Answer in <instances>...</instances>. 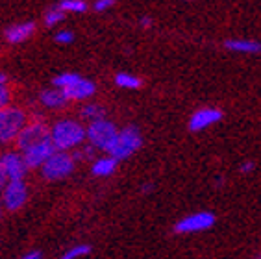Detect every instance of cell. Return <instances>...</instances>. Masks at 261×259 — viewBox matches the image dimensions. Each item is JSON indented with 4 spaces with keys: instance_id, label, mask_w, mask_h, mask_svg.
Returning <instances> with one entry per match:
<instances>
[{
    "instance_id": "f546056e",
    "label": "cell",
    "mask_w": 261,
    "mask_h": 259,
    "mask_svg": "<svg viewBox=\"0 0 261 259\" xmlns=\"http://www.w3.org/2000/svg\"><path fill=\"white\" fill-rule=\"evenodd\" d=\"M0 85H8V74L0 72Z\"/></svg>"
},
{
    "instance_id": "6da1fadb",
    "label": "cell",
    "mask_w": 261,
    "mask_h": 259,
    "mask_svg": "<svg viewBox=\"0 0 261 259\" xmlns=\"http://www.w3.org/2000/svg\"><path fill=\"white\" fill-rule=\"evenodd\" d=\"M50 143L58 152H74L86 143V126L80 120L61 119L50 126Z\"/></svg>"
},
{
    "instance_id": "ac0fdd59",
    "label": "cell",
    "mask_w": 261,
    "mask_h": 259,
    "mask_svg": "<svg viewBox=\"0 0 261 259\" xmlns=\"http://www.w3.org/2000/svg\"><path fill=\"white\" fill-rule=\"evenodd\" d=\"M115 84L122 89H139L141 87V78L130 74V72H119L115 76Z\"/></svg>"
},
{
    "instance_id": "d6986e66",
    "label": "cell",
    "mask_w": 261,
    "mask_h": 259,
    "mask_svg": "<svg viewBox=\"0 0 261 259\" xmlns=\"http://www.w3.org/2000/svg\"><path fill=\"white\" fill-rule=\"evenodd\" d=\"M89 254H91V246H89V244L78 243V244H74V246L67 248L60 259H82V257H86V255H89Z\"/></svg>"
},
{
    "instance_id": "4fadbf2b",
    "label": "cell",
    "mask_w": 261,
    "mask_h": 259,
    "mask_svg": "<svg viewBox=\"0 0 261 259\" xmlns=\"http://www.w3.org/2000/svg\"><path fill=\"white\" fill-rule=\"evenodd\" d=\"M117 165H119V161L113 160L111 156H100L91 163V174L96 178H110L111 174H115Z\"/></svg>"
},
{
    "instance_id": "44dd1931",
    "label": "cell",
    "mask_w": 261,
    "mask_h": 259,
    "mask_svg": "<svg viewBox=\"0 0 261 259\" xmlns=\"http://www.w3.org/2000/svg\"><path fill=\"white\" fill-rule=\"evenodd\" d=\"M78 78H80L78 72H61V74H58L54 80H52V85H54L56 89H65L70 84H74Z\"/></svg>"
},
{
    "instance_id": "1f68e13d",
    "label": "cell",
    "mask_w": 261,
    "mask_h": 259,
    "mask_svg": "<svg viewBox=\"0 0 261 259\" xmlns=\"http://www.w3.org/2000/svg\"><path fill=\"white\" fill-rule=\"evenodd\" d=\"M0 213H2V205H0Z\"/></svg>"
},
{
    "instance_id": "52a82bcc",
    "label": "cell",
    "mask_w": 261,
    "mask_h": 259,
    "mask_svg": "<svg viewBox=\"0 0 261 259\" xmlns=\"http://www.w3.org/2000/svg\"><path fill=\"white\" fill-rule=\"evenodd\" d=\"M215 222H217V217L211 211H196V213L181 217L174 224V231L181 235L202 234V231H207V229L213 228Z\"/></svg>"
},
{
    "instance_id": "9c48e42d",
    "label": "cell",
    "mask_w": 261,
    "mask_h": 259,
    "mask_svg": "<svg viewBox=\"0 0 261 259\" xmlns=\"http://www.w3.org/2000/svg\"><path fill=\"white\" fill-rule=\"evenodd\" d=\"M0 163H2V169L8 176V182L24 179V176L28 174V167H26L24 158L19 150H6L4 154L0 156Z\"/></svg>"
},
{
    "instance_id": "7402d4cb",
    "label": "cell",
    "mask_w": 261,
    "mask_h": 259,
    "mask_svg": "<svg viewBox=\"0 0 261 259\" xmlns=\"http://www.w3.org/2000/svg\"><path fill=\"white\" fill-rule=\"evenodd\" d=\"M63 19H65V13H63V11H61L58 6H54V8H50V10L46 11L45 24L46 26H56V24H60Z\"/></svg>"
},
{
    "instance_id": "4dcf8cb0",
    "label": "cell",
    "mask_w": 261,
    "mask_h": 259,
    "mask_svg": "<svg viewBox=\"0 0 261 259\" xmlns=\"http://www.w3.org/2000/svg\"><path fill=\"white\" fill-rule=\"evenodd\" d=\"M256 259H261V254H259V255H257V257H256Z\"/></svg>"
},
{
    "instance_id": "8992f818",
    "label": "cell",
    "mask_w": 261,
    "mask_h": 259,
    "mask_svg": "<svg viewBox=\"0 0 261 259\" xmlns=\"http://www.w3.org/2000/svg\"><path fill=\"white\" fill-rule=\"evenodd\" d=\"M48 139H50V130H48V126L43 120L41 119L28 120L24 124V128L20 130V134L17 135L15 146L19 152H24V150L39 145V143H45Z\"/></svg>"
},
{
    "instance_id": "30bf717a",
    "label": "cell",
    "mask_w": 261,
    "mask_h": 259,
    "mask_svg": "<svg viewBox=\"0 0 261 259\" xmlns=\"http://www.w3.org/2000/svg\"><path fill=\"white\" fill-rule=\"evenodd\" d=\"M224 113L221 110H217V108H202V110L195 111L191 115V119H189V132L193 134H198V132H204L207 130L210 126L217 124V122H221Z\"/></svg>"
},
{
    "instance_id": "ffe728a7",
    "label": "cell",
    "mask_w": 261,
    "mask_h": 259,
    "mask_svg": "<svg viewBox=\"0 0 261 259\" xmlns=\"http://www.w3.org/2000/svg\"><path fill=\"white\" fill-rule=\"evenodd\" d=\"M58 8L63 13H84L87 11V2L86 0H61Z\"/></svg>"
},
{
    "instance_id": "277c9868",
    "label": "cell",
    "mask_w": 261,
    "mask_h": 259,
    "mask_svg": "<svg viewBox=\"0 0 261 259\" xmlns=\"http://www.w3.org/2000/svg\"><path fill=\"white\" fill-rule=\"evenodd\" d=\"M28 122V117L20 108L8 106L0 110V145H10L15 143L17 135Z\"/></svg>"
},
{
    "instance_id": "9a60e30c",
    "label": "cell",
    "mask_w": 261,
    "mask_h": 259,
    "mask_svg": "<svg viewBox=\"0 0 261 259\" xmlns=\"http://www.w3.org/2000/svg\"><path fill=\"white\" fill-rule=\"evenodd\" d=\"M39 102L45 106L46 110H61V108H65L69 104V100L65 98V95L60 89H56V87L41 91Z\"/></svg>"
},
{
    "instance_id": "83f0119b",
    "label": "cell",
    "mask_w": 261,
    "mask_h": 259,
    "mask_svg": "<svg viewBox=\"0 0 261 259\" xmlns=\"http://www.w3.org/2000/svg\"><path fill=\"white\" fill-rule=\"evenodd\" d=\"M139 22H141V26H143V28H150V26H152V19H150V17H143Z\"/></svg>"
},
{
    "instance_id": "cb8c5ba5",
    "label": "cell",
    "mask_w": 261,
    "mask_h": 259,
    "mask_svg": "<svg viewBox=\"0 0 261 259\" xmlns=\"http://www.w3.org/2000/svg\"><path fill=\"white\" fill-rule=\"evenodd\" d=\"M11 102V91L8 85H0V110L8 108Z\"/></svg>"
},
{
    "instance_id": "5b68a950",
    "label": "cell",
    "mask_w": 261,
    "mask_h": 259,
    "mask_svg": "<svg viewBox=\"0 0 261 259\" xmlns=\"http://www.w3.org/2000/svg\"><path fill=\"white\" fill-rule=\"evenodd\" d=\"M74 167L76 161L69 152H58L56 150L39 170L46 182H60V179H65L67 176L72 174Z\"/></svg>"
},
{
    "instance_id": "8fae6325",
    "label": "cell",
    "mask_w": 261,
    "mask_h": 259,
    "mask_svg": "<svg viewBox=\"0 0 261 259\" xmlns=\"http://www.w3.org/2000/svg\"><path fill=\"white\" fill-rule=\"evenodd\" d=\"M54 152H56L54 146H52L50 139H48V141H45V143H39V145H35V146H32V148L24 150V152H20V154H22L26 167L30 170V169H41V167L45 165V161L48 160Z\"/></svg>"
},
{
    "instance_id": "2e32d148",
    "label": "cell",
    "mask_w": 261,
    "mask_h": 259,
    "mask_svg": "<svg viewBox=\"0 0 261 259\" xmlns=\"http://www.w3.org/2000/svg\"><path fill=\"white\" fill-rule=\"evenodd\" d=\"M226 48L239 54H261V43L254 39H228Z\"/></svg>"
},
{
    "instance_id": "4316f807",
    "label": "cell",
    "mask_w": 261,
    "mask_h": 259,
    "mask_svg": "<svg viewBox=\"0 0 261 259\" xmlns=\"http://www.w3.org/2000/svg\"><path fill=\"white\" fill-rule=\"evenodd\" d=\"M6 184H8V176H6L4 169H2V163H0V193L4 191Z\"/></svg>"
},
{
    "instance_id": "3957f363",
    "label": "cell",
    "mask_w": 261,
    "mask_h": 259,
    "mask_svg": "<svg viewBox=\"0 0 261 259\" xmlns=\"http://www.w3.org/2000/svg\"><path fill=\"white\" fill-rule=\"evenodd\" d=\"M141 146H143V135H141L139 128L137 126H126V128L119 130L115 143H113L108 156H111L117 161H124L136 154Z\"/></svg>"
},
{
    "instance_id": "7a4b0ae2",
    "label": "cell",
    "mask_w": 261,
    "mask_h": 259,
    "mask_svg": "<svg viewBox=\"0 0 261 259\" xmlns=\"http://www.w3.org/2000/svg\"><path fill=\"white\" fill-rule=\"evenodd\" d=\"M117 134H119V130L111 120H95V122H89L86 126V143L95 150L110 154L111 146H113V143L117 139Z\"/></svg>"
},
{
    "instance_id": "e0dca14e",
    "label": "cell",
    "mask_w": 261,
    "mask_h": 259,
    "mask_svg": "<svg viewBox=\"0 0 261 259\" xmlns=\"http://www.w3.org/2000/svg\"><path fill=\"white\" fill-rule=\"evenodd\" d=\"M80 117L87 122H95V120H100L106 119V110L102 108L100 104H95V102H89L82 108L80 111Z\"/></svg>"
},
{
    "instance_id": "f1b7e54d",
    "label": "cell",
    "mask_w": 261,
    "mask_h": 259,
    "mask_svg": "<svg viewBox=\"0 0 261 259\" xmlns=\"http://www.w3.org/2000/svg\"><path fill=\"white\" fill-rule=\"evenodd\" d=\"M20 259H41V254L39 252H30V254H26L24 257H20Z\"/></svg>"
},
{
    "instance_id": "d4e9b609",
    "label": "cell",
    "mask_w": 261,
    "mask_h": 259,
    "mask_svg": "<svg viewBox=\"0 0 261 259\" xmlns=\"http://www.w3.org/2000/svg\"><path fill=\"white\" fill-rule=\"evenodd\" d=\"M115 4V0H95V4H93V8H95L96 11H108L111 8V6Z\"/></svg>"
},
{
    "instance_id": "5bb4252c",
    "label": "cell",
    "mask_w": 261,
    "mask_h": 259,
    "mask_svg": "<svg viewBox=\"0 0 261 259\" xmlns=\"http://www.w3.org/2000/svg\"><path fill=\"white\" fill-rule=\"evenodd\" d=\"M35 32V24L34 22H19V24H13L6 30V39L11 45H17V43H22L30 37Z\"/></svg>"
},
{
    "instance_id": "603a6c76",
    "label": "cell",
    "mask_w": 261,
    "mask_h": 259,
    "mask_svg": "<svg viewBox=\"0 0 261 259\" xmlns=\"http://www.w3.org/2000/svg\"><path fill=\"white\" fill-rule=\"evenodd\" d=\"M74 41V34L70 30H60L56 34V43H60V45H70Z\"/></svg>"
},
{
    "instance_id": "7c38bea8",
    "label": "cell",
    "mask_w": 261,
    "mask_h": 259,
    "mask_svg": "<svg viewBox=\"0 0 261 259\" xmlns=\"http://www.w3.org/2000/svg\"><path fill=\"white\" fill-rule=\"evenodd\" d=\"M67 100H74V102H80V100H87L96 93V85L91 80L80 76L74 84H70L65 89H60Z\"/></svg>"
},
{
    "instance_id": "ba28073f",
    "label": "cell",
    "mask_w": 261,
    "mask_h": 259,
    "mask_svg": "<svg viewBox=\"0 0 261 259\" xmlns=\"http://www.w3.org/2000/svg\"><path fill=\"white\" fill-rule=\"evenodd\" d=\"M28 202V185L24 179L8 182L4 191L0 193V205L6 211H19Z\"/></svg>"
},
{
    "instance_id": "484cf974",
    "label": "cell",
    "mask_w": 261,
    "mask_h": 259,
    "mask_svg": "<svg viewBox=\"0 0 261 259\" xmlns=\"http://www.w3.org/2000/svg\"><path fill=\"white\" fill-rule=\"evenodd\" d=\"M254 167H256V163H254V161H245V163L241 165V172H243V174H248V172H252V170H254Z\"/></svg>"
}]
</instances>
